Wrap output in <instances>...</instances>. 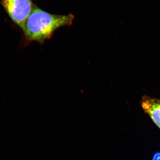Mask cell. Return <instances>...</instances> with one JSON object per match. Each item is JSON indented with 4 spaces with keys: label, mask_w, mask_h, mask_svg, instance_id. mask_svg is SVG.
I'll use <instances>...</instances> for the list:
<instances>
[{
    "label": "cell",
    "mask_w": 160,
    "mask_h": 160,
    "mask_svg": "<svg viewBox=\"0 0 160 160\" xmlns=\"http://www.w3.org/2000/svg\"><path fill=\"white\" fill-rule=\"evenodd\" d=\"M73 15L52 14L33 6L22 29L25 38L28 42L43 43L52 36L57 29L72 24Z\"/></svg>",
    "instance_id": "1"
},
{
    "label": "cell",
    "mask_w": 160,
    "mask_h": 160,
    "mask_svg": "<svg viewBox=\"0 0 160 160\" xmlns=\"http://www.w3.org/2000/svg\"><path fill=\"white\" fill-rule=\"evenodd\" d=\"M2 3L12 21L23 29L34 6L31 0H2Z\"/></svg>",
    "instance_id": "2"
},
{
    "label": "cell",
    "mask_w": 160,
    "mask_h": 160,
    "mask_svg": "<svg viewBox=\"0 0 160 160\" xmlns=\"http://www.w3.org/2000/svg\"><path fill=\"white\" fill-rule=\"evenodd\" d=\"M143 110L160 129V100L145 97L142 103Z\"/></svg>",
    "instance_id": "3"
},
{
    "label": "cell",
    "mask_w": 160,
    "mask_h": 160,
    "mask_svg": "<svg viewBox=\"0 0 160 160\" xmlns=\"http://www.w3.org/2000/svg\"><path fill=\"white\" fill-rule=\"evenodd\" d=\"M152 160H160V152H156L153 155Z\"/></svg>",
    "instance_id": "4"
}]
</instances>
